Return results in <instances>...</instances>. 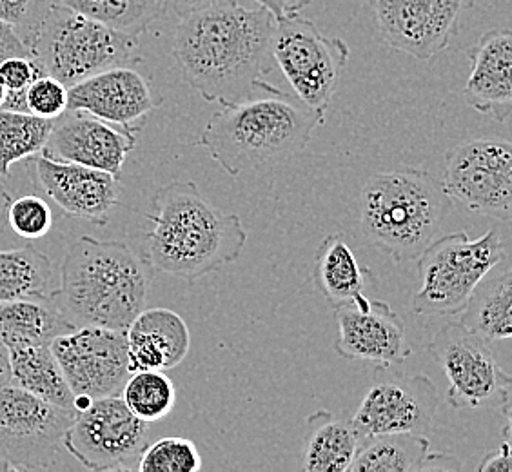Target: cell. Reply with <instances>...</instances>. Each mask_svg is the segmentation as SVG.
<instances>
[{
	"label": "cell",
	"instance_id": "obj_20",
	"mask_svg": "<svg viewBox=\"0 0 512 472\" xmlns=\"http://www.w3.org/2000/svg\"><path fill=\"white\" fill-rule=\"evenodd\" d=\"M471 73L463 99L478 113L507 122L512 113V33L491 30L469 51Z\"/></svg>",
	"mask_w": 512,
	"mask_h": 472
},
{
	"label": "cell",
	"instance_id": "obj_26",
	"mask_svg": "<svg viewBox=\"0 0 512 472\" xmlns=\"http://www.w3.org/2000/svg\"><path fill=\"white\" fill-rule=\"evenodd\" d=\"M11 384L53 405L75 411V394L62 374L51 345L11 347Z\"/></svg>",
	"mask_w": 512,
	"mask_h": 472
},
{
	"label": "cell",
	"instance_id": "obj_22",
	"mask_svg": "<svg viewBox=\"0 0 512 472\" xmlns=\"http://www.w3.org/2000/svg\"><path fill=\"white\" fill-rule=\"evenodd\" d=\"M460 324L489 342L512 338V267L509 255L483 276L463 307Z\"/></svg>",
	"mask_w": 512,
	"mask_h": 472
},
{
	"label": "cell",
	"instance_id": "obj_36",
	"mask_svg": "<svg viewBox=\"0 0 512 472\" xmlns=\"http://www.w3.org/2000/svg\"><path fill=\"white\" fill-rule=\"evenodd\" d=\"M39 75H44V69L30 55L0 60V84L6 91H26Z\"/></svg>",
	"mask_w": 512,
	"mask_h": 472
},
{
	"label": "cell",
	"instance_id": "obj_27",
	"mask_svg": "<svg viewBox=\"0 0 512 472\" xmlns=\"http://www.w3.org/2000/svg\"><path fill=\"white\" fill-rule=\"evenodd\" d=\"M351 463V472H420L429 449L424 434H378L364 438Z\"/></svg>",
	"mask_w": 512,
	"mask_h": 472
},
{
	"label": "cell",
	"instance_id": "obj_17",
	"mask_svg": "<svg viewBox=\"0 0 512 472\" xmlns=\"http://www.w3.org/2000/svg\"><path fill=\"white\" fill-rule=\"evenodd\" d=\"M162 102L131 66L100 71L68 88V111H80L122 128L138 129Z\"/></svg>",
	"mask_w": 512,
	"mask_h": 472
},
{
	"label": "cell",
	"instance_id": "obj_1",
	"mask_svg": "<svg viewBox=\"0 0 512 472\" xmlns=\"http://www.w3.org/2000/svg\"><path fill=\"white\" fill-rule=\"evenodd\" d=\"M276 19L266 8L222 0L178 20L171 53L189 88L229 104L269 86Z\"/></svg>",
	"mask_w": 512,
	"mask_h": 472
},
{
	"label": "cell",
	"instance_id": "obj_9",
	"mask_svg": "<svg viewBox=\"0 0 512 472\" xmlns=\"http://www.w3.org/2000/svg\"><path fill=\"white\" fill-rule=\"evenodd\" d=\"M271 51L296 97L327 111L351 57L344 40L327 37L313 20L296 13L276 20Z\"/></svg>",
	"mask_w": 512,
	"mask_h": 472
},
{
	"label": "cell",
	"instance_id": "obj_13",
	"mask_svg": "<svg viewBox=\"0 0 512 472\" xmlns=\"http://www.w3.org/2000/svg\"><path fill=\"white\" fill-rule=\"evenodd\" d=\"M438 405V389L427 374H404L393 365H378L351 420L362 440L378 434L427 436Z\"/></svg>",
	"mask_w": 512,
	"mask_h": 472
},
{
	"label": "cell",
	"instance_id": "obj_44",
	"mask_svg": "<svg viewBox=\"0 0 512 472\" xmlns=\"http://www.w3.org/2000/svg\"><path fill=\"white\" fill-rule=\"evenodd\" d=\"M4 97H6V89L2 88V84H0V106L4 102Z\"/></svg>",
	"mask_w": 512,
	"mask_h": 472
},
{
	"label": "cell",
	"instance_id": "obj_6",
	"mask_svg": "<svg viewBox=\"0 0 512 472\" xmlns=\"http://www.w3.org/2000/svg\"><path fill=\"white\" fill-rule=\"evenodd\" d=\"M30 57L68 88L100 71L140 62L138 37L111 30L60 2L42 20Z\"/></svg>",
	"mask_w": 512,
	"mask_h": 472
},
{
	"label": "cell",
	"instance_id": "obj_2",
	"mask_svg": "<svg viewBox=\"0 0 512 472\" xmlns=\"http://www.w3.org/2000/svg\"><path fill=\"white\" fill-rule=\"evenodd\" d=\"M146 218L153 224L146 233L149 266L188 284L235 262L246 247L240 217L213 206L193 180L158 187Z\"/></svg>",
	"mask_w": 512,
	"mask_h": 472
},
{
	"label": "cell",
	"instance_id": "obj_4",
	"mask_svg": "<svg viewBox=\"0 0 512 472\" xmlns=\"http://www.w3.org/2000/svg\"><path fill=\"white\" fill-rule=\"evenodd\" d=\"M151 282L153 267L128 244L86 235L69 247L51 298L73 327L126 333L148 305Z\"/></svg>",
	"mask_w": 512,
	"mask_h": 472
},
{
	"label": "cell",
	"instance_id": "obj_35",
	"mask_svg": "<svg viewBox=\"0 0 512 472\" xmlns=\"http://www.w3.org/2000/svg\"><path fill=\"white\" fill-rule=\"evenodd\" d=\"M57 0H0V20L19 35L30 50L44 17Z\"/></svg>",
	"mask_w": 512,
	"mask_h": 472
},
{
	"label": "cell",
	"instance_id": "obj_5",
	"mask_svg": "<svg viewBox=\"0 0 512 472\" xmlns=\"http://www.w3.org/2000/svg\"><path fill=\"white\" fill-rule=\"evenodd\" d=\"M451 211L453 198L424 169L400 168L373 175L360 195L365 244L384 251L396 264L422 255L440 235Z\"/></svg>",
	"mask_w": 512,
	"mask_h": 472
},
{
	"label": "cell",
	"instance_id": "obj_37",
	"mask_svg": "<svg viewBox=\"0 0 512 472\" xmlns=\"http://www.w3.org/2000/svg\"><path fill=\"white\" fill-rule=\"evenodd\" d=\"M503 442L498 449L483 456L478 465L480 472H511V418H505L503 423Z\"/></svg>",
	"mask_w": 512,
	"mask_h": 472
},
{
	"label": "cell",
	"instance_id": "obj_21",
	"mask_svg": "<svg viewBox=\"0 0 512 472\" xmlns=\"http://www.w3.org/2000/svg\"><path fill=\"white\" fill-rule=\"evenodd\" d=\"M129 371H169L186 360L191 333L171 309H144L126 329Z\"/></svg>",
	"mask_w": 512,
	"mask_h": 472
},
{
	"label": "cell",
	"instance_id": "obj_24",
	"mask_svg": "<svg viewBox=\"0 0 512 472\" xmlns=\"http://www.w3.org/2000/svg\"><path fill=\"white\" fill-rule=\"evenodd\" d=\"M71 329L75 327L51 295L0 302V340L8 349L51 345Z\"/></svg>",
	"mask_w": 512,
	"mask_h": 472
},
{
	"label": "cell",
	"instance_id": "obj_18",
	"mask_svg": "<svg viewBox=\"0 0 512 472\" xmlns=\"http://www.w3.org/2000/svg\"><path fill=\"white\" fill-rule=\"evenodd\" d=\"M55 122L44 155L120 177L124 162L137 146V131L109 124L80 111Z\"/></svg>",
	"mask_w": 512,
	"mask_h": 472
},
{
	"label": "cell",
	"instance_id": "obj_3",
	"mask_svg": "<svg viewBox=\"0 0 512 472\" xmlns=\"http://www.w3.org/2000/svg\"><path fill=\"white\" fill-rule=\"evenodd\" d=\"M325 111L269 84L247 99L220 104L197 140L198 148L231 177L278 162L307 148Z\"/></svg>",
	"mask_w": 512,
	"mask_h": 472
},
{
	"label": "cell",
	"instance_id": "obj_39",
	"mask_svg": "<svg viewBox=\"0 0 512 472\" xmlns=\"http://www.w3.org/2000/svg\"><path fill=\"white\" fill-rule=\"evenodd\" d=\"M255 2L260 8H266L276 20L296 15L306 10L311 4V0H255Z\"/></svg>",
	"mask_w": 512,
	"mask_h": 472
},
{
	"label": "cell",
	"instance_id": "obj_16",
	"mask_svg": "<svg viewBox=\"0 0 512 472\" xmlns=\"http://www.w3.org/2000/svg\"><path fill=\"white\" fill-rule=\"evenodd\" d=\"M335 351L345 360L400 365L413 354L404 320L384 300L362 296L335 307Z\"/></svg>",
	"mask_w": 512,
	"mask_h": 472
},
{
	"label": "cell",
	"instance_id": "obj_43",
	"mask_svg": "<svg viewBox=\"0 0 512 472\" xmlns=\"http://www.w3.org/2000/svg\"><path fill=\"white\" fill-rule=\"evenodd\" d=\"M11 198L6 191V187L0 180V233L4 231V226L8 224V207H10Z\"/></svg>",
	"mask_w": 512,
	"mask_h": 472
},
{
	"label": "cell",
	"instance_id": "obj_30",
	"mask_svg": "<svg viewBox=\"0 0 512 472\" xmlns=\"http://www.w3.org/2000/svg\"><path fill=\"white\" fill-rule=\"evenodd\" d=\"M88 19L111 30L140 37L155 20L164 15L162 0H57Z\"/></svg>",
	"mask_w": 512,
	"mask_h": 472
},
{
	"label": "cell",
	"instance_id": "obj_25",
	"mask_svg": "<svg viewBox=\"0 0 512 472\" xmlns=\"http://www.w3.org/2000/svg\"><path fill=\"white\" fill-rule=\"evenodd\" d=\"M313 280L333 309L362 298L365 286L376 282L371 269L358 262L344 235H329L322 240L316 249Z\"/></svg>",
	"mask_w": 512,
	"mask_h": 472
},
{
	"label": "cell",
	"instance_id": "obj_19",
	"mask_svg": "<svg viewBox=\"0 0 512 472\" xmlns=\"http://www.w3.org/2000/svg\"><path fill=\"white\" fill-rule=\"evenodd\" d=\"M37 177L44 193L68 215L106 226L119 204V177L108 171L40 155Z\"/></svg>",
	"mask_w": 512,
	"mask_h": 472
},
{
	"label": "cell",
	"instance_id": "obj_11",
	"mask_svg": "<svg viewBox=\"0 0 512 472\" xmlns=\"http://www.w3.org/2000/svg\"><path fill=\"white\" fill-rule=\"evenodd\" d=\"M148 425L120 394L104 396L75 413L62 447L89 471H131L148 445Z\"/></svg>",
	"mask_w": 512,
	"mask_h": 472
},
{
	"label": "cell",
	"instance_id": "obj_8",
	"mask_svg": "<svg viewBox=\"0 0 512 472\" xmlns=\"http://www.w3.org/2000/svg\"><path fill=\"white\" fill-rule=\"evenodd\" d=\"M447 380V402L456 409H494L511 418V374L498 364L491 342L460 322L445 324L427 347Z\"/></svg>",
	"mask_w": 512,
	"mask_h": 472
},
{
	"label": "cell",
	"instance_id": "obj_33",
	"mask_svg": "<svg viewBox=\"0 0 512 472\" xmlns=\"http://www.w3.org/2000/svg\"><path fill=\"white\" fill-rule=\"evenodd\" d=\"M8 224L24 240H39L53 227V211L44 198L28 195L11 200Z\"/></svg>",
	"mask_w": 512,
	"mask_h": 472
},
{
	"label": "cell",
	"instance_id": "obj_32",
	"mask_svg": "<svg viewBox=\"0 0 512 472\" xmlns=\"http://www.w3.org/2000/svg\"><path fill=\"white\" fill-rule=\"evenodd\" d=\"M204 467L195 442L168 436L146 445L137 462L140 472H198Z\"/></svg>",
	"mask_w": 512,
	"mask_h": 472
},
{
	"label": "cell",
	"instance_id": "obj_31",
	"mask_svg": "<svg viewBox=\"0 0 512 472\" xmlns=\"http://www.w3.org/2000/svg\"><path fill=\"white\" fill-rule=\"evenodd\" d=\"M120 398L138 420H164L177 404V387L164 371H133L120 391Z\"/></svg>",
	"mask_w": 512,
	"mask_h": 472
},
{
	"label": "cell",
	"instance_id": "obj_14",
	"mask_svg": "<svg viewBox=\"0 0 512 472\" xmlns=\"http://www.w3.org/2000/svg\"><path fill=\"white\" fill-rule=\"evenodd\" d=\"M476 0H364L389 48L431 60L458 35Z\"/></svg>",
	"mask_w": 512,
	"mask_h": 472
},
{
	"label": "cell",
	"instance_id": "obj_34",
	"mask_svg": "<svg viewBox=\"0 0 512 472\" xmlns=\"http://www.w3.org/2000/svg\"><path fill=\"white\" fill-rule=\"evenodd\" d=\"M26 111L35 117L57 120L68 111V86L50 75H39L26 88Z\"/></svg>",
	"mask_w": 512,
	"mask_h": 472
},
{
	"label": "cell",
	"instance_id": "obj_28",
	"mask_svg": "<svg viewBox=\"0 0 512 472\" xmlns=\"http://www.w3.org/2000/svg\"><path fill=\"white\" fill-rule=\"evenodd\" d=\"M53 264L33 246L0 251V302L50 295Z\"/></svg>",
	"mask_w": 512,
	"mask_h": 472
},
{
	"label": "cell",
	"instance_id": "obj_23",
	"mask_svg": "<svg viewBox=\"0 0 512 472\" xmlns=\"http://www.w3.org/2000/svg\"><path fill=\"white\" fill-rule=\"evenodd\" d=\"M360 434L351 418L316 411L306 418L302 469L306 472L349 471L360 447Z\"/></svg>",
	"mask_w": 512,
	"mask_h": 472
},
{
	"label": "cell",
	"instance_id": "obj_38",
	"mask_svg": "<svg viewBox=\"0 0 512 472\" xmlns=\"http://www.w3.org/2000/svg\"><path fill=\"white\" fill-rule=\"evenodd\" d=\"M30 55L28 46L20 40L11 26L0 20V60Z\"/></svg>",
	"mask_w": 512,
	"mask_h": 472
},
{
	"label": "cell",
	"instance_id": "obj_12",
	"mask_svg": "<svg viewBox=\"0 0 512 472\" xmlns=\"http://www.w3.org/2000/svg\"><path fill=\"white\" fill-rule=\"evenodd\" d=\"M447 195L467 209L512 220V146L503 138H474L447 153L444 180Z\"/></svg>",
	"mask_w": 512,
	"mask_h": 472
},
{
	"label": "cell",
	"instance_id": "obj_10",
	"mask_svg": "<svg viewBox=\"0 0 512 472\" xmlns=\"http://www.w3.org/2000/svg\"><path fill=\"white\" fill-rule=\"evenodd\" d=\"M64 409L8 384L0 387V462L6 471L51 469L75 418Z\"/></svg>",
	"mask_w": 512,
	"mask_h": 472
},
{
	"label": "cell",
	"instance_id": "obj_40",
	"mask_svg": "<svg viewBox=\"0 0 512 472\" xmlns=\"http://www.w3.org/2000/svg\"><path fill=\"white\" fill-rule=\"evenodd\" d=\"M222 0H162V10L175 19H184L193 11L204 10Z\"/></svg>",
	"mask_w": 512,
	"mask_h": 472
},
{
	"label": "cell",
	"instance_id": "obj_41",
	"mask_svg": "<svg viewBox=\"0 0 512 472\" xmlns=\"http://www.w3.org/2000/svg\"><path fill=\"white\" fill-rule=\"evenodd\" d=\"M462 462L458 456L447 453H429L422 471H460Z\"/></svg>",
	"mask_w": 512,
	"mask_h": 472
},
{
	"label": "cell",
	"instance_id": "obj_15",
	"mask_svg": "<svg viewBox=\"0 0 512 472\" xmlns=\"http://www.w3.org/2000/svg\"><path fill=\"white\" fill-rule=\"evenodd\" d=\"M51 351L75 398L119 396L131 374L124 331L82 325L57 336Z\"/></svg>",
	"mask_w": 512,
	"mask_h": 472
},
{
	"label": "cell",
	"instance_id": "obj_42",
	"mask_svg": "<svg viewBox=\"0 0 512 472\" xmlns=\"http://www.w3.org/2000/svg\"><path fill=\"white\" fill-rule=\"evenodd\" d=\"M11 384L10 354L8 347L0 340V387Z\"/></svg>",
	"mask_w": 512,
	"mask_h": 472
},
{
	"label": "cell",
	"instance_id": "obj_7",
	"mask_svg": "<svg viewBox=\"0 0 512 472\" xmlns=\"http://www.w3.org/2000/svg\"><path fill=\"white\" fill-rule=\"evenodd\" d=\"M505 256L507 249L496 229L476 240L463 231L436 236L416 258L420 289L411 302L414 315H460L474 287Z\"/></svg>",
	"mask_w": 512,
	"mask_h": 472
},
{
	"label": "cell",
	"instance_id": "obj_29",
	"mask_svg": "<svg viewBox=\"0 0 512 472\" xmlns=\"http://www.w3.org/2000/svg\"><path fill=\"white\" fill-rule=\"evenodd\" d=\"M53 126L55 120L0 109V177H10L13 164L42 153Z\"/></svg>",
	"mask_w": 512,
	"mask_h": 472
}]
</instances>
